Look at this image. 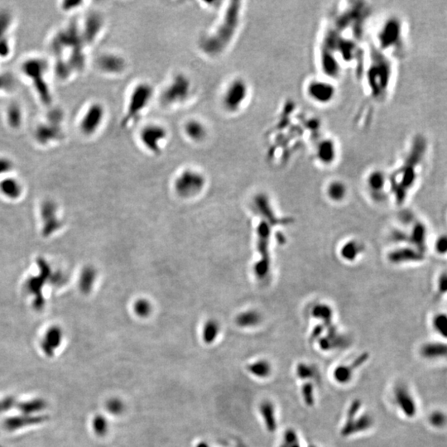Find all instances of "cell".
I'll use <instances>...</instances> for the list:
<instances>
[{
	"instance_id": "obj_1",
	"label": "cell",
	"mask_w": 447,
	"mask_h": 447,
	"mask_svg": "<svg viewBox=\"0 0 447 447\" xmlns=\"http://www.w3.org/2000/svg\"><path fill=\"white\" fill-rule=\"evenodd\" d=\"M365 65L364 84L368 95L376 102H383L392 87L394 72L393 61L388 55L371 44Z\"/></svg>"
},
{
	"instance_id": "obj_2",
	"label": "cell",
	"mask_w": 447,
	"mask_h": 447,
	"mask_svg": "<svg viewBox=\"0 0 447 447\" xmlns=\"http://www.w3.org/2000/svg\"><path fill=\"white\" fill-rule=\"evenodd\" d=\"M243 10L242 2L233 1L228 3L217 26L201 38L200 47L205 54L218 57L229 48L239 33Z\"/></svg>"
},
{
	"instance_id": "obj_3",
	"label": "cell",
	"mask_w": 447,
	"mask_h": 447,
	"mask_svg": "<svg viewBox=\"0 0 447 447\" xmlns=\"http://www.w3.org/2000/svg\"><path fill=\"white\" fill-rule=\"evenodd\" d=\"M51 63L41 55H31L22 60L19 72L31 84L36 97L46 108L53 106V92L48 81Z\"/></svg>"
},
{
	"instance_id": "obj_4",
	"label": "cell",
	"mask_w": 447,
	"mask_h": 447,
	"mask_svg": "<svg viewBox=\"0 0 447 447\" xmlns=\"http://www.w3.org/2000/svg\"><path fill=\"white\" fill-rule=\"evenodd\" d=\"M427 139L421 135L415 137L400 167L388 178V182L399 200L405 195L416 181V170L421 166L427 154Z\"/></svg>"
},
{
	"instance_id": "obj_5",
	"label": "cell",
	"mask_w": 447,
	"mask_h": 447,
	"mask_svg": "<svg viewBox=\"0 0 447 447\" xmlns=\"http://www.w3.org/2000/svg\"><path fill=\"white\" fill-rule=\"evenodd\" d=\"M64 113L59 109H52L45 118L37 123L33 131L35 143L41 148H50L58 144L65 139L63 129Z\"/></svg>"
},
{
	"instance_id": "obj_6",
	"label": "cell",
	"mask_w": 447,
	"mask_h": 447,
	"mask_svg": "<svg viewBox=\"0 0 447 447\" xmlns=\"http://www.w3.org/2000/svg\"><path fill=\"white\" fill-rule=\"evenodd\" d=\"M404 27L398 16L391 15L384 18L376 30L372 45L381 52L391 57V53L399 51L404 45Z\"/></svg>"
},
{
	"instance_id": "obj_7",
	"label": "cell",
	"mask_w": 447,
	"mask_h": 447,
	"mask_svg": "<svg viewBox=\"0 0 447 447\" xmlns=\"http://www.w3.org/2000/svg\"><path fill=\"white\" fill-rule=\"evenodd\" d=\"M252 95L249 81L241 76L233 78L227 83L221 95V106L229 114H237L248 106Z\"/></svg>"
},
{
	"instance_id": "obj_8",
	"label": "cell",
	"mask_w": 447,
	"mask_h": 447,
	"mask_svg": "<svg viewBox=\"0 0 447 447\" xmlns=\"http://www.w3.org/2000/svg\"><path fill=\"white\" fill-rule=\"evenodd\" d=\"M154 95V89L149 82H139L134 85L127 100L123 124L129 127L136 122L149 108Z\"/></svg>"
},
{
	"instance_id": "obj_9",
	"label": "cell",
	"mask_w": 447,
	"mask_h": 447,
	"mask_svg": "<svg viewBox=\"0 0 447 447\" xmlns=\"http://www.w3.org/2000/svg\"><path fill=\"white\" fill-rule=\"evenodd\" d=\"M192 81L184 73H178L167 83L160 95L165 107H177L185 104L192 95Z\"/></svg>"
},
{
	"instance_id": "obj_10",
	"label": "cell",
	"mask_w": 447,
	"mask_h": 447,
	"mask_svg": "<svg viewBox=\"0 0 447 447\" xmlns=\"http://www.w3.org/2000/svg\"><path fill=\"white\" fill-rule=\"evenodd\" d=\"M363 404L360 400H354L347 409L344 423L340 429V434L344 437L361 434L368 432L374 424L371 414L362 411Z\"/></svg>"
},
{
	"instance_id": "obj_11",
	"label": "cell",
	"mask_w": 447,
	"mask_h": 447,
	"mask_svg": "<svg viewBox=\"0 0 447 447\" xmlns=\"http://www.w3.org/2000/svg\"><path fill=\"white\" fill-rule=\"evenodd\" d=\"M304 92L312 103L321 107H327L336 100L338 88L335 80L322 75L307 80L304 86Z\"/></svg>"
},
{
	"instance_id": "obj_12",
	"label": "cell",
	"mask_w": 447,
	"mask_h": 447,
	"mask_svg": "<svg viewBox=\"0 0 447 447\" xmlns=\"http://www.w3.org/2000/svg\"><path fill=\"white\" fill-rule=\"evenodd\" d=\"M106 108L103 104L92 101L81 111L77 121L78 131L85 138H91L101 131L106 119Z\"/></svg>"
},
{
	"instance_id": "obj_13",
	"label": "cell",
	"mask_w": 447,
	"mask_h": 447,
	"mask_svg": "<svg viewBox=\"0 0 447 447\" xmlns=\"http://www.w3.org/2000/svg\"><path fill=\"white\" fill-rule=\"evenodd\" d=\"M168 131L166 127L159 123H149L140 130L139 143L147 152L158 156L161 154L167 144Z\"/></svg>"
},
{
	"instance_id": "obj_14",
	"label": "cell",
	"mask_w": 447,
	"mask_h": 447,
	"mask_svg": "<svg viewBox=\"0 0 447 447\" xmlns=\"http://www.w3.org/2000/svg\"><path fill=\"white\" fill-rule=\"evenodd\" d=\"M206 183L203 173L192 168H186L176 178L173 187L181 197L190 198L200 194L206 186Z\"/></svg>"
},
{
	"instance_id": "obj_15",
	"label": "cell",
	"mask_w": 447,
	"mask_h": 447,
	"mask_svg": "<svg viewBox=\"0 0 447 447\" xmlns=\"http://www.w3.org/2000/svg\"><path fill=\"white\" fill-rule=\"evenodd\" d=\"M339 145L332 137L319 138L313 147V153L316 161L324 167H330L336 162L339 157Z\"/></svg>"
},
{
	"instance_id": "obj_16",
	"label": "cell",
	"mask_w": 447,
	"mask_h": 447,
	"mask_svg": "<svg viewBox=\"0 0 447 447\" xmlns=\"http://www.w3.org/2000/svg\"><path fill=\"white\" fill-rule=\"evenodd\" d=\"M393 399L396 407L404 416L408 418H413L416 416L418 407L408 386L404 383L397 384L393 388Z\"/></svg>"
},
{
	"instance_id": "obj_17",
	"label": "cell",
	"mask_w": 447,
	"mask_h": 447,
	"mask_svg": "<svg viewBox=\"0 0 447 447\" xmlns=\"http://www.w3.org/2000/svg\"><path fill=\"white\" fill-rule=\"evenodd\" d=\"M3 116L6 127L11 131H20L24 127L26 114L19 101L16 100L8 101L3 108Z\"/></svg>"
},
{
	"instance_id": "obj_18",
	"label": "cell",
	"mask_w": 447,
	"mask_h": 447,
	"mask_svg": "<svg viewBox=\"0 0 447 447\" xmlns=\"http://www.w3.org/2000/svg\"><path fill=\"white\" fill-rule=\"evenodd\" d=\"M368 358L369 356L367 354H363L349 364L337 365L332 372V377L335 382L339 385H347L352 382L356 370L365 365Z\"/></svg>"
},
{
	"instance_id": "obj_19",
	"label": "cell",
	"mask_w": 447,
	"mask_h": 447,
	"mask_svg": "<svg viewBox=\"0 0 447 447\" xmlns=\"http://www.w3.org/2000/svg\"><path fill=\"white\" fill-rule=\"evenodd\" d=\"M98 69L109 74H119L126 69V60L118 53L107 52L96 60Z\"/></svg>"
},
{
	"instance_id": "obj_20",
	"label": "cell",
	"mask_w": 447,
	"mask_h": 447,
	"mask_svg": "<svg viewBox=\"0 0 447 447\" xmlns=\"http://www.w3.org/2000/svg\"><path fill=\"white\" fill-rule=\"evenodd\" d=\"M63 331L58 326H52L47 328L40 343V347L44 355L49 358L53 357L56 350L61 346L63 341Z\"/></svg>"
},
{
	"instance_id": "obj_21",
	"label": "cell",
	"mask_w": 447,
	"mask_h": 447,
	"mask_svg": "<svg viewBox=\"0 0 447 447\" xmlns=\"http://www.w3.org/2000/svg\"><path fill=\"white\" fill-rule=\"evenodd\" d=\"M258 410L266 431L274 433L278 427V410L275 404L270 399H263L259 404Z\"/></svg>"
},
{
	"instance_id": "obj_22",
	"label": "cell",
	"mask_w": 447,
	"mask_h": 447,
	"mask_svg": "<svg viewBox=\"0 0 447 447\" xmlns=\"http://www.w3.org/2000/svg\"><path fill=\"white\" fill-rule=\"evenodd\" d=\"M48 419V416L43 414L37 415H19V416H10L3 421V427L8 432H14L16 430L20 429L25 427L33 425L40 424L45 422Z\"/></svg>"
},
{
	"instance_id": "obj_23",
	"label": "cell",
	"mask_w": 447,
	"mask_h": 447,
	"mask_svg": "<svg viewBox=\"0 0 447 447\" xmlns=\"http://www.w3.org/2000/svg\"><path fill=\"white\" fill-rule=\"evenodd\" d=\"M183 133L188 140L195 144H201L208 136V129L202 121L197 118H191L183 125Z\"/></svg>"
},
{
	"instance_id": "obj_24",
	"label": "cell",
	"mask_w": 447,
	"mask_h": 447,
	"mask_svg": "<svg viewBox=\"0 0 447 447\" xmlns=\"http://www.w3.org/2000/svg\"><path fill=\"white\" fill-rule=\"evenodd\" d=\"M246 370L253 378H257L259 380H267L272 377L274 369L269 360L259 358L247 364Z\"/></svg>"
},
{
	"instance_id": "obj_25",
	"label": "cell",
	"mask_w": 447,
	"mask_h": 447,
	"mask_svg": "<svg viewBox=\"0 0 447 447\" xmlns=\"http://www.w3.org/2000/svg\"><path fill=\"white\" fill-rule=\"evenodd\" d=\"M23 193V186L18 178L9 175L0 179V194L8 200H18Z\"/></svg>"
},
{
	"instance_id": "obj_26",
	"label": "cell",
	"mask_w": 447,
	"mask_h": 447,
	"mask_svg": "<svg viewBox=\"0 0 447 447\" xmlns=\"http://www.w3.org/2000/svg\"><path fill=\"white\" fill-rule=\"evenodd\" d=\"M421 356L428 360H443L447 358V341H429L420 348Z\"/></svg>"
},
{
	"instance_id": "obj_27",
	"label": "cell",
	"mask_w": 447,
	"mask_h": 447,
	"mask_svg": "<svg viewBox=\"0 0 447 447\" xmlns=\"http://www.w3.org/2000/svg\"><path fill=\"white\" fill-rule=\"evenodd\" d=\"M15 14L8 6H0V41L11 38L15 25Z\"/></svg>"
},
{
	"instance_id": "obj_28",
	"label": "cell",
	"mask_w": 447,
	"mask_h": 447,
	"mask_svg": "<svg viewBox=\"0 0 447 447\" xmlns=\"http://www.w3.org/2000/svg\"><path fill=\"white\" fill-rule=\"evenodd\" d=\"M421 259V251L413 248H402L399 250L397 249L389 255V260L394 263L418 262Z\"/></svg>"
},
{
	"instance_id": "obj_29",
	"label": "cell",
	"mask_w": 447,
	"mask_h": 447,
	"mask_svg": "<svg viewBox=\"0 0 447 447\" xmlns=\"http://www.w3.org/2000/svg\"><path fill=\"white\" fill-rule=\"evenodd\" d=\"M388 182L385 173L381 170H373L370 172L367 178V186L372 195H378L383 194V190Z\"/></svg>"
},
{
	"instance_id": "obj_30",
	"label": "cell",
	"mask_w": 447,
	"mask_h": 447,
	"mask_svg": "<svg viewBox=\"0 0 447 447\" xmlns=\"http://www.w3.org/2000/svg\"><path fill=\"white\" fill-rule=\"evenodd\" d=\"M295 375L298 379L303 382L313 380L319 382L321 379L318 368L316 365L307 362H299L295 366Z\"/></svg>"
},
{
	"instance_id": "obj_31",
	"label": "cell",
	"mask_w": 447,
	"mask_h": 447,
	"mask_svg": "<svg viewBox=\"0 0 447 447\" xmlns=\"http://www.w3.org/2000/svg\"><path fill=\"white\" fill-rule=\"evenodd\" d=\"M97 270L93 266H86L81 270L79 277V288L85 294H88L92 291L95 282L97 280Z\"/></svg>"
},
{
	"instance_id": "obj_32",
	"label": "cell",
	"mask_w": 447,
	"mask_h": 447,
	"mask_svg": "<svg viewBox=\"0 0 447 447\" xmlns=\"http://www.w3.org/2000/svg\"><path fill=\"white\" fill-rule=\"evenodd\" d=\"M43 206L42 218H43L44 225H45L44 231L46 234H50L51 230L53 229V231H54L59 227L60 222L57 217V213H56L57 211H56L54 204L47 201L44 204Z\"/></svg>"
},
{
	"instance_id": "obj_33",
	"label": "cell",
	"mask_w": 447,
	"mask_h": 447,
	"mask_svg": "<svg viewBox=\"0 0 447 447\" xmlns=\"http://www.w3.org/2000/svg\"><path fill=\"white\" fill-rule=\"evenodd\" d=\"M220 333H221V325L216 320L211 319L206 321L202 327L201 338L205 344H213L214 342L218 339Z\"/></svg>"
},
{
	"instance_id": "obj_34",
	"label": "cell",
	"mask_w": 447,
	"mask_h": 447,
	"mask_svg": "<svg viewBox=\"0 0 447 447\" xmlns=\"http://www.w3.org/2000/svg\"><path fill=\"white\" fill-rule=\"evenodd\" d=\"M316 383L317 381L306 380L301 382L300 394L306 406L312 408L316 403Z\"/></svg>"
},
{
	"instance_id": "obj_35",
	"label": "cell",
	"mask_w": 447,
	"mask_h": 447,
	"mask_svg": "<svg viewBox=\"0 0 447 447\" xmlns=\"http://www.w3.org/2000/svg\"><path fill=\"white\" fill-rule=\"evenodd\" d=\"M47 407L46 402L42 399H34L22 402L17 405L19 411L24 415H37Z\"/></svg>"
},
{
	"instance_id": "obj_36",
	"label": "cell",
	"mask_w": 447,
	"mask_h": 447,
	"mask_svg": "<svg viewBox=\"0 0 447 447\" xmlns=\"http://www.w3.org/2000/svg\"><path fill=\"white\" fill-rule=\"evenodd\" d=\"M431 326L435 333L443 339L447 341V313L444 311H439L435 313L431 319Z\"/></svg>"
},
{
	"instance_id": "obj_37",
	"label": "cell",
	"mask_w": 447,
	"mask_h": 447,
	"mask_svg": "<svg viewBox=\"0 0 447 447\" xmlns=\"http://www.w3.org/2000/svg\"><path fill=\"white\" fill-rule=\"evenodd\" d=\"M91 428L97 437H106L111 430L108 417L102 413L95 414L91 419Z\"/></svg>"
},
{
	"instance_id": "obj_38",
	"label": "cell",
	"mask_w": 447,
	"mask_h": 447,
	"mask_svg": "<svg viewBox=\"0 0 447 447\" xmlns=\"http://www.w3.org/2000/svg\"><path fill=\"white\" fill-rule=\"evenodd\" d=\"M18 83L11 72H0V95H9L15 92Z\"/></svg>"
},
{
	"instance_id": "obj_39",
	"label": "cell",
	"mask_w": 447,
	"mask_h": 447,
	"mask_svg": "<svg viewBox=\"0 0 447 447\" xmlns=\"http://www.w3.org/2000/svg\"><path fill=\"white\" fill-rule=\"evenodd\" d=\"M261 316L255 311H246L239 314L235 319L237 326L242 328H252L260 324Z\"/></svg>"
},
{
	"instance_id": "obj_40",
	"label": "cell",
	"mask_w": 447,
	"mask_h": 447,
	"mask_svg": "<svg viewBox=\"0 0 447 447\" xmlns=\"http://www.w3.org/2000/svg\"><path fill=\"white\" fill-rule=\"evenodd\" d=\"M105 409L111 416H120L126 411V404L121 398L111 397L106 400Z\"/></svg>"
},
{
	"instance_id": "obj_41",
	"label": "cell",
	"mask_w": 447,
	"mask_h": 447,
	"mask_svg": "<svg viewBox=\"0 0 447 447\" xmlns=\"http://www.w3.org/2000/svg\"><path fill=\"white\" fill-rule=\"evenodd\" d=\"M327 195L331 200L341 201L347 195V186L341 181H333L327 187Z\"/></svg>"
},
{
	"instance_id": "obj_42",
	"label": "cell",
	"mask_w": 447,
	"mask_h": 447,
	"mask_svg": "<svg viewBox=\"0 0 447 447\" xmlns=\"http://www.w3.org/2000/svg\"><path fill=\"white\" fill-rule=\"evenodd\" d=\"M278 447H302L298 432L293 428L286 430Z\"/></svg>"
},
{
	"instance_id": "obj_43",
	"label": "cell",
	"mask_w": 447,
	"mask_h": 447,
	"mask_svg": "<svg viewBox=\"0 0 447 447\" xmlns=\"http://www.w3.org/2000/svg\"><path fill=\"white\" fill-rule=\"evenodd\" d=\"M134 313L141 318H146L152 312V305L148 299L140 298L134 304Z\"/></svg>"
},
{
	"instance_id": "obj_44",
	"label": "cell",
	"mask_w": 447,
	"mask_h": 447,
	"mask_svg": "<svg viewBox=\"0 0 447 447\" xmlns=\"http://www.w3.org/2000/svg\"><path fill=\"white\" fill-rule=\"evenodd\" d=\"M362 251L360 244L355 241H350L344 244L341 249L342 257L344 260L353 261L355 260Z\"/></svg>"
},
{
	"instance_id": "obj_45",
	"label": "cell",
	"mask_w": 447,
	"mask_h": 447,
	"mask_svg": "<svg viewBox=\"0 0 447 447\" xmlns=\"http://www.w3.org/2000/svg\"><path fill=\"white\" fill-rule=\"evenodd\" d=\"M428 422L436 429H442L447 426V414L441 410H436L430 413Z\"/></svg>"
},
{
	"instance_id": "obj_46",
	"label": "cell",
	"mask_w": 447,
	"mask_h": 447,
	"mask_svg": "<svg viewBox=\"0 0 447 447\" xmlns=\"http://www.w3.org/2000/svg\"><path fill=\"white\" fill-rule=\"evenodd\" d=\"M15 168V164L11 157L0 154V179L10 175Z\"/></svg>"
},
{
	"instance_id": "obj_47",
	"label": "cell",
	"mask_w": 447,
	"mask_h": 447,
	"mask_svg": "<svg viewBox=\"0 0 447 447\" xmlns=\"http://www.w3.org/2000/svg\"><path fill=\"white\" fill-rule=\"evenodd\" d=\"M433 250L439 256L447 255V234H442L435 239Z\"/></svg>"
},
{
	"instance_id": "obj_48",
	"label": "cell",
	"mask_w": 447,
	"mask_h": 447,
	"mask_svg": "<svg viewBox=\"0 0 447 447\" xmlns=\"http://www.w3.org/2000/svg\"><path fill=\"white\" fill-rule=\"evenodd\" d=\"M314 316L317 317V319H322L326 322L329 321L332 317V311H331V308L329 306L326 305H318L316 306L313 310Z\"/></svg>"
},
{
	"instance_id": "obj_49",
	"label": "cell",
	"mask_w": 447,
	"mask_h": 447,
	"mask_svg": "<svg viewBox=\"0 0 447 447\" xmlns=\"http://www.w3.org/2000/svg\"><path fill=\"white\" fill-rule=\"evenodd\" d=\"M84 2L80 1H63L60 3L59 8L63 13H72L80 9Z\"/></svg>"
},
{
	"instance_id": "obj_50",
	"label": "cell",
	"mask_w": 447,
	"mask_h": 447,
	"mask_svg": "<svg viewBox=\"0 0 447 447\" xmlns=\"http://www.w3.org/2000/svg\"><path fill=\"white\" fill-rule=\"evenodd\" d=\"M437 291L441 295L447 294V269L442 271L437 278Z\"/></svg>"
},
{
	"instance_id": "obj_51",
	"label": "cell",
	"mask_w": 447,
	"mask_h": 447,
	"mask_svg": "<svg viewBox=\"0 0 447 447\" xmlns=\"http://www.w3.org/2000/svg\"><path fill=\"white\" fill-rule=\"evenodd\" d=\"M15 404V400L12 397H8L0 401V413L8 411Z\"/></svg>"
},
{
	"instance_id": "obj_52",
	"label": "cell",
	"mask_w": 447,
	"mask_h": 447,
	"mask_svg": "<svg viewBox=\"0 0 447 447\" xmlns=\"http://www.w3.org/2000/svg\"><path fill=\"white\" fill-rule=\"evenodd\" d=\"M195 447H211L210 445L206 442H198Z\"/></svg>"
},
{
	"instance_id": "obj_53",
	"label": "cell",
	"mask_w": 447,
	"mask_h": 447,
	"mask_svg": "<svg viewBox=\"0 0 447 447\" xmlns=\"http://www.w3.org/2000/svg\"><path fill=\"white\" fill-rule=\"evenodd\" d=\"M0 447H1V446H0Z\"/></svg>"
}]
</instances>
